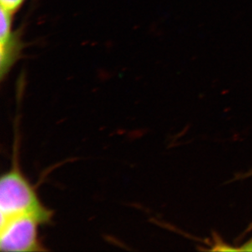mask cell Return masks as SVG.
<instances>
[{
  "label": "cell",
  "mask_w": 252,
  "mask_h": 252,
  "mask_svg": "<svg viewBox=\"0 0 252 252\" xmlns=\"http://www.w3.org/2000/svg\"><path fill=\"white\" fill-rule=\"evenodd\" d=\"M16 161L14 158L10 170L2 174L0 179V220L33 215L44 224H49L53 220V212L42 203Z\"/></svg>",
  "instance_id": "6da1fadb"
},
{
  "label": "cell",
  "mask_w": 252,
  "mask_h": 252,
  "mask_svg": "<svg viewBox=\"0 0 252 252\" xmlns=\"http://www.w3.org/2000/svg\"><path fill=\"white\" fill-rule=\"evenodd\" d=\"M44 222L33 215H21L0 220V250L7 252L45 251L39 239Z\"/></svg>",
  "instance_id": "7a4b0ae2"
},
{
  "label": "cell",
  "mask_w": 252,
  "mask_h": 252,
  "mask_svg": "<svg viewBox=\"0 0 252 252\" xmlns=\"http://www.w3.org/2000/svg\"><path fill=\"white\" fill-rule=\"evenodd\" d=\"M11 24L12 15L2 10L0 24V76L2 79L9 72L17 57Z\"/></svg>",
  "instance_id": "3957f363"
},
{
  "label": "cell",
  "mask_w": 252,
  "mask_h": 252,
  "mask_svg": "<svg viewBox=\"0 0 252 252\" xmlns=\"http://www.w3.org/2000/svg\"><path fill=\"white\" fill-rule=\"evenodd\" d=\"M23 1L24 0H0L1 8L13 14V12L18 9V7L21 6Z\"/></svg>",
  "instance_id": "277c9868"
}]
</instances>
